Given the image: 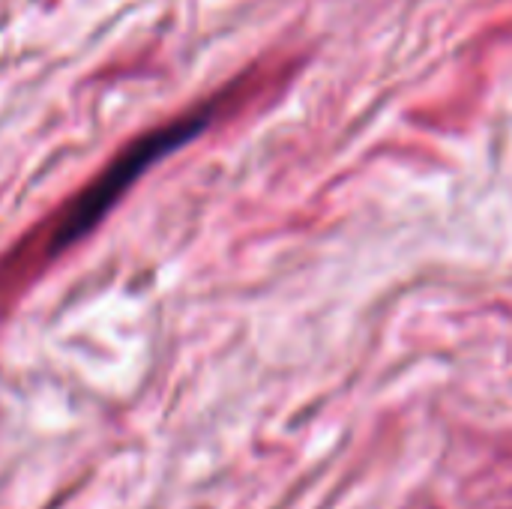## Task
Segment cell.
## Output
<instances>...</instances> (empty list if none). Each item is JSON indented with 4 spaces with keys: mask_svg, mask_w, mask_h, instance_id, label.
Returning a JSON list of instances; mask_svg holds the SVG:
<instances>
[{
    "mask_svg": "<svg viewBox=\"0 0 512 509\" xmlns=\"http://www.w3.org/2000/svg\"><path fill=\"white\" fill-rule=\"evenodd\" d=\"M210 123V108H201L198 114H189L183 120H174L144 138H138L132 147H126L99 177L96 183H90L78 198L75 204L66 210L57 234H54V246L63 249V246H72L78 237H84L114 204L117 198L153 165L159 162L162 156L174 153L177 147H183L186 141H192L195 135H201Z\"/></svg>",
    "mask_w": 512,
    "mask_h": 509,
    "instance_id": "6da1fadb",
    "label": "cell"
}]
</instances>
